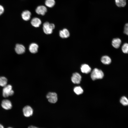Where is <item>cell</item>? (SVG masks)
<instances>
[{
    "mask_svg": "<svg viewBox=\"0 0 128 128\" xmlns=\"http://www.w3.org/2000/svg\"><path fill=\"white\" fill-rule=\"evenodd\" d=\"M14 93V91L11 85H6L4 87L3 90V95L4 97H6L12 96Z\"/></svg>",
    "mask_w": 128,
    "mask_h": 128,
    "instance_id": "7a4b0ae2",
    "label": "cell"
},
{
    "mask_svg": "<svg viewBox=\"0 0 128 128\" xmlns=\"http://www.w3.org/2000/svg\"><path fill=\"white\" fill-rule=\"evenodd\" d=\"M122 50L124 53L128 54V43H125L123 45Z\"/></svg>",
    "mask_w": 128,
    "mask_h": 128,
    "instance_id": "44dd1931",
    "label": "cell"
},
{
    "mask_svg": "<svg viewBox=\"0 0 128 128\" xmlns=\"http://www.w3.org/2000/svg\"><path fill=\"white\" fill-rule=\"evenodd\" d=\"M59 35L60 37L62 38H65L64 36L62 30H60L59 32Z\"/></svg>",
    "mask_w": 128,
    "mask_h": 128,
    "instance_id": "d4e9b609",
    "label": "cell"
},
{
    "mask_svg": "<svg viewBox=\"0 0 128 128\" xmlns=\"http://www.w3.org/2000/svg\"><path fill=\"white\" fill-rule=\"evenodd\" d=\"M62 31L64 36L65 38L69 37L70 36V33L69 31L66 28H64Z\"/></svg>",
    "mask_w": 128,
    "mask_h": 128,
    "instance_id": "7402d4cb",
    "label": "cell"
},
{
    "mask_svg": "<svg viewBox=\"0 0 128 128\" xmlns=\"http://www.w3.org/2000/svg\"><path fill=\"white\" fill-rule=\"evenodd\" d=\"M47 11L46 7L43 5L38 6L35 10L36 13L38 14L44 15Z\"/></svg>",
    "mask_w": 128,
    "mask_h": 128,
    "instance_id": "5b68a950",
    "label": "cell"
},
{
    "mask_svg": "<svg viewBox=\"0 0 128 128\" xmlns=\"http://www.w3.org/2000/svg\"><path fill=\"white\" fill-rule=\"evenodd\" d=\"M7 128H12V127H9Z\"/></svg>",
    "mask_w": 128,
    "mask_h": 128,
    "instance_id": "f1b7e54d",
    "label": "cell"
},
{
    "mask_svg": "<svg viewBox=\"0 0 128 128\" xmlns=\"http://www.w3.org/2000/svg\"><path fill=\"white\" fill-rule=\"evenodd\" d=\"M50 27L51 29L53 30L55 28V25L53 23H50Z\"/></svg>",
    "mask_w": 128,
    "mask_h": 128,
    "instance_id": "484cf974",
    "label": "cell"
},
{
    "mask_svg": "<svg viewBox=\"0 0 128 128\" xmlns=\"http://www.w3.org/2000/svg\"><path fill=\"white\" fill-rule=\"evenodd\" d=\"M101 62L105 64H109L111 62V60L109 56L105 55L103 56L101 59Z\"/></svg>",
    "mask_w": 128,
    "mask_h": 128,
    "instance_id": "9a60e30c",
    "label": "cell"
},
{
    "mask_svg": "<svg viewBox=\"0 0 128 128\" xmlns=\"http://www.w3.org/2000/svg\"><path fill=\"white\" fill-rule=\"evenodd\" d=\"M81 72L83 73H88L91 71V68L87 64H82L81 67Z\"/></svg>",
    "mask_w": 128,
    "mask_h": 128,
    "instance_id": "5bb4252c",
    "label": "cell"
},
{
    "mask_svg": "<svg viewBox=\"0 0 128 128\" xmlns=\"http://www.w3.org/2000/svg\"><path fill=\"white\" fill-rule=\"evenodd\" d=\"M81 77L79 73H73L71 78L72 82L74 83L79 84L81 81Z\"/></svg>",
    "mask_w": 128,
    "mask_h": 128,
    "instance_id": "8992f818",
    "label": "cell"
},
{
    "mask_svg": "<svg viewBox=\"0 0 128 128\" xmlns=\"http://www.w3.org/2000/svg\"><path fill=\"white\" fill-rule=\"evenodd\" d=\"M115 4L119 7H123L126 5V0H115Z\"/></svg>",
    "mask_w": 128,
    "mask_h": 128,
    "instance_id": "2e32d148",
    "label": "cell"
},
{
    "mask_svg": "<svg viewBox=\"0 0 128 128\" xmlns=\"http://www.w3.org/2000/svg\"><path fill=\"white\" fill-rule=\"evenodd\" d=\"M23 115L25 116L28 117L32 115L33 111L31 107L27 105L23 108Z\"/></svg>",
    "mask_w": 128,
    "mask_h": 128,
    "instance_id": "277c9868",
    "label": "cell"
},
{
    "mask_svg": "<svg viewBox=\"0 0 128 128\" xmlns=\"http://www.w3.org/2000/svg\"><path fill=\"white\" fill-rule=\"evenodd\" d=\"M0 128H4L2 125L0 124Z\"/></svg>",
    "mask_w": 128,
    "mask_h": 128,
    "instance_id": "83f0119b",
    "label": "cell"
},
{
    "mask_svg": "<svg viewBox=\"0 0 128 128\" xmlns=\"http://www.w3.org/2000/svg\"><path fill=\"white\" fill-rule=\"evenodd\" d=\"M121 43V41L120 39L119 38H116L113 39L112 44L114 47L117 49L119 47Z\"/></svg>",
    "mask_w": 128,
    "mask_h": 128,
    "instance_id": "4fadbf2b",
    "label": "cell"
},
{
    "mask_svg": "<svg viewBox=\"0 0 128 128\" xmlns=\"http://www.w3.org/2000/svg\"><path fill=\"white\" fill-rule=\"evenodd\" d=\"M41 22L39 18L37 17L33 18L31 21V23L33 27H39L41 24Z\"/></svg>",
    "mask_w": 128,
    "mask_h": 128,
    "instance_id": "8fae6325",
    "label": "cell"
},
{
    "mask_svg": "<svg viewBox=\"0 0 128 128\" xmlns=\"http://www.w3.org/2000/svg\"><path fill=\"white\" fill-rule=\"evenodd\" d=\"M4 9L3 6L0 5V16L2 15L4 12Z\"/></svg>",
    "mask_w": 128,
    "mask_h": 128,
    "instance_id": "cb8c5ba5",
    "label": "cell"
},
{
    "mask_svg": "<svg viewBox=\"0 0 128 128\" xmlns=\"http://www.w3.org/2000/svg\"><path fill=\"white\" fill-rule=\"evenodd\" d=\"M74 91L75 93L78 95L81 94L83 92V90L80 86L75 87L74 89Z\"/></svg>",
    "mask_w": 128,
    "mask_h": 128,
    "instance_id": "ffe728a7",
    "label": "cell"
},
{
    "mask_svg": "<svg viewBox=\"0 0 128 128\" xmlns=\"http://www.w3.org/2000/svg\"><path fill=\"white\" fill-rule=\"evenodd\" d=\"M124 33L128 35V23H126L124 26Z\"/></svg>",
    "mask_w": 128,
    "mask_h": 128,
    "instance_id": "603a6c76",
    "label": "cell"
},
{
    "mask_svg": "<svg viewBox=\"0 0 128 128\" xmlns=\"http://www.w3.org/2000/svg\"><path fill=\"white\" fill-rule=\"evenodd\" d=\"M120 101L121 104L123 106L128 105V99L125 96L122 97L120 99Z\"/></svg>",
    "mask_w": 128,
    "mask_h": 128,
    "instance_id": "ac0fdd59",
    "label": "cell"
},
{
    "mask_svg": "<svg viewBox=\"0 0 128 128\" xmlns=\"http://www.w3.org/2000/svg\"><path fill=\"white\" fill-rule=\"evenodd\" d=\"M28 128H38L37 127L33 126H29Z\"/></svg>",
    "mask_w": 128,
    "mask_h": 128,
    "instance_id": "4316f807",
    "label": "cell"
},
{
    "mask_svg": "<svg viewBox=\"0 0 128 128\" xmlns=\"http://www.w3.org/2000/svg\"><path fill=\"white\" fill-rule=\"evenodd\" d=\"M45 5L49 8L53 7L55 4V0H46L45 2Z\"/></svg>",
    "mask_w": 128,
    "mask_h": 128,
    "instance_id": "e0dca14e",
    "label": "cell"
},
{
    "mask_svg": "<svg viewBox=\"0 0 128 128\" xmlns=\"http://www.w3.org/2000/svg\"><path fill=\"white\" fill-rule=\"evenodd\" d=\"M1 105L4 109L8 110L10 109L12 107V104L11 101L8 100H4L2 102Z\"/></svg>",
    "mask_w": 128,
    "mask_h": 128,
    "instance_id": "52a82bcc",
    "label": "cell"
},
{
    "mask_svg": "<svg viewBox=\"0 0 128 128\" xmlns=\"http://www.w3.org/2000/svg\"><path fill=\"white\" fill-rule=\"evenodd\" d=\"M46 97L48 101L51 103H55L58 100L57 95L55 92H49L47 95Z\"/></svg>",
    "mask_w": 128,
    "mask_h": 128,
    "instance_id": "3957f363",
    "label": "cell"
},
{
    "mask_svg": "<svg viewBox=\"0 0 128 128\" xmlns=\"http://www.w3.org/2000/svg\"><path fill=\"white\" fill-rule=\"evenodd\" d=\"M31 15V12L27 10L23 11L21 14L22 19L25 21H27L30 20Z\"/></svg>",
    "mask_w": 128,
    "mask_h": 128,
    "instance_id": "30bf717a",
    "label": "cell"
},
{
    "mask_svg": "<svg viewBox=\"0 0 128 128\" xmlns=\"http://www.w3.org/2000/svg\"><path fill=\"white\" fill-rule=\"evenodd\" d=\"M50 23L46 22L44 23L43 24V29L44 32L47 34H50L53 32V30L50 27Z\"/></svg>",
    "mask_w": 128,
    "mask_h": 128,
    "instance_id": "ba28073f",
    "label": "cell"
},
{
    "mask_svg": "<svg viewBox=\"0 0 128 128\" xmlns=\"http://www.w3.org/2000/svg\"><path fill=\"white\" fill-rule=\"evenodd\" d=\"M38 46L37 44L35 43H31L29 47L30 52L32 53H36L38 51Z\"/></svg>",
    "mask_w": 128,
    "mask_h": 128,
    "instance_id": "7c38bea8",
    "label": "cell"
},
{
    "mask_svg": "<svg viewBox=\"0 0 128 128\" xmlns=\"http://www.w3.org/2000/svg\"><path fill=\"white\" fill-rule=\"evenodd\" d=\"M25 48L23 45L20 44H17L15 48V51L18 54H21L24 53L25 51Z\"/></svg>",
    "mask_w": 128,
    "mask_h": 128,
    "instance_id": "9c48e42d",
    "label": "cell"
},
{
    "mask_svg": "<svg viewBox=\"0 0 128 128\" xmlns=\"http://www.w3.org/2000/svg\"><path fill=\"white\" fill-rule=\"evenodd\" d=\"M104 76V73L100 69L95 68L91 72V77L92 79L94 80L96 79L102 78Z\"/></svg>",
    "mask_w": 128,
    "mask_h": 128,
    "instance_id": "6da1fadb",
    "label": "cell"
},
{
    "mask_svg": "<svg viewBox=\"0 0 128 128\" xmlns=\"http://www.w3.org/2000/svg\"><path fill=\"white\" fill-rule=\"evenodd\" d=\"M7 79L4 77H0V86L4 87L7 85Z\"/></svg>",
    "mask_w": 128,
    "mask_h": 128,
    "instance_id": "d6986e66",
    "label": "cell"
}]
</instances>
